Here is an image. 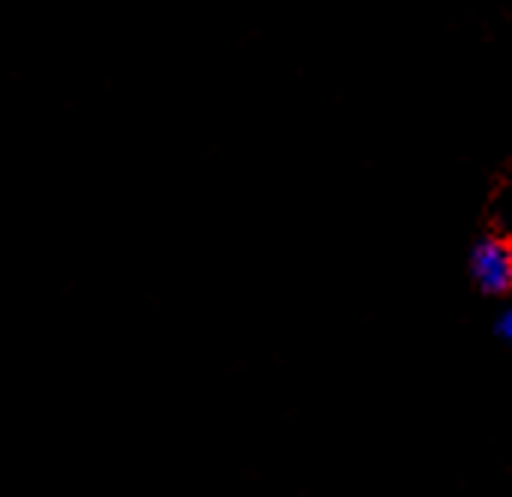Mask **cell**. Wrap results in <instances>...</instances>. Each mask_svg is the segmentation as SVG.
<instances>
[{
  "instance_id": "6da1fadb",
  "label": "cell",
  "mask_w": 512,
  "mask_h": 497,
  "mask_svg": "<svg viewBox=\"0 0 512 497\" xmlns=\"http://www.w3.org/2000/svg\"><path fill=\"white\" fill-rule=\"evenodd\" d=\"M471 276L483 294L512 291V243L504 237H483L471 249Z\"/></svg>"
},
{
  "instance_id": "7a4b0ae2",
  "label": "cell",
  "mask_w": 512,
  "mask_h": 497,
  "mask_svg": "<svg viewBox=\"0 0 512 497\" xmlns=\"http://www.w3.org/2000/svg\"><path fill=\"white\" fill-rule=\"evenodd\" d=\"M495 333H498L507 345H512V309L501 312V318H498V324H495Z\"/></svg>"
}]
</instances>
